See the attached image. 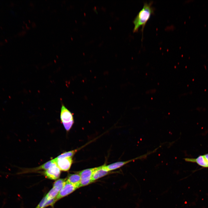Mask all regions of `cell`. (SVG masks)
I'll return each mask as SVG.
<instances>
[{"mask_svg": "<svg viewBox=\"0 0 208 208\" xmlns=\"http://www.w3.org/2000/svg\"><path fill=\"white\" fill-rule=\"evenodd\" d=\"M152 1L149 3H144L142 9L139 12L133 21L134 27V32L138 31L139 28L142 26V35L146 24L150 19L151 16L154 14V8L152 6Z\"/></svg>", "mask_w": 208, "mask_h": 208, "instance_id": "cell-1", "label": "cell"}, {"mask_svg": "<svg viewBox=\"0 0 208 208\" xmlns=\"http://www.w3.org/2000/svg\"><path fill=\"white\" fill-rule=\"evenodd\" d=\"M96 167L87 169L79 172L81 181L80 187L88 185L93 182L92 178L93 172Z\"/></svg>", "mask_w": 208, "mask_h": 208, "instance_id": "cell-2", "label": "cell"}, {"mask_svg": "<svg viewBox=\"0 0 208 208\" xmlns=\"http://www.w3.org/2000/svg\"><path fill=\"white\" fill-rule=\"evenodd\" d=\"M60 170L54 162L50 167L44 172V174L46 177L52 180H56L60 175Z\"/></svg>", "mask_w": 208, "mask_h": 208, "instance_id": "cell-3", "label": "cell"}, {"mask_svg": "<svg viewBox=\"0 0 208 208\" xmlns=\"http://www.w3.org/2000/svg\"><path fill=\"white\" fill-rule=\"evenodd\" d=\"M60 118L63 125L69 123H74L73 115L71 112L63 104H62Z\"/></svg>", "mask_w": 208, "mask_h": 208, "instance_id": "cell-4", "label": "cell"}, {"mask_svg": "<svg viewBox=\"0 0 208 208\" xmlns=\"http://www.w3.org/2000/svg\"><path fill=\"white\" fill-rule=\"evenodd\" d=\"M188 162L196 163L204 168H208V153L200 155L196 158H186L184 159Z\"/></svg>", "mask_w": 208, "mask_h": 208, "instance_id": "cell-5", "label": "cell"}, {"mask_svg": "<svg viewBox=\"0 0 208 208\" xmlns=\"http://www.w3.org/2000/svg\"><path fill=\"white\" fill-rule=\"evenodd\" d=\"M77 188L76 186L66 181L64 185L55 198L56 201L70 194Z\"/></svg>", "mask_w": 208, "mask_h": 208, "instance_id": "cell-6", "label": "cell"}, {"mask_svg": "<svg viewBox=\"0 0 208 208\" xmlns=\"http://www.w3.org/2000/svg\"><path fill=\"white\" fill-rule=\"evenodd\" d=\"M147 157V155L145 154L135 158L127 161L117 162L107 166L104 165V167L109 172L118 168L132 161L138 159H145Z\"/></svg>", "mask_w": 208, "mask_h": 208, "instance_id": "cell-7", "label": "cell"}, {"mask_svg": "<svg viewBox=\"0 0 208 208\" xmlns=\"http://www.w3.org/2000/svg\"><path fill=\"white\" fill-rule=\"evenodd\" d=\"M55 162L61 170L66 171L70 169L73 162L72 157L54 159Z\"/></svg>", "mask_w": 208, "mask_h": 208, "instance_id": "cell-8", "label": "cell"}, {"mask_svg": "<svg viewBox=\"0 0 208 208\" xmlns=\"http://www.w3.org/2000/svg\"><path fill=\"white\" fill-rule=\"evenodd\" d=\"M109 171L104 167V165L96 167L93 172L92 179L93 182L98 179L107 175Z\"/></svg>", "mask_w": 208, "mask_h": 208, "instance_id": "cell-9", "label": "cell"}, {"mask_svg": "<svg viewBox=\"0 0 208 208\" xmlns=\"http://www.w3.org/2000/svg\"><path fill=\"white\" fill-rule=\"evenodd\" d=\"M81 177L79 174H69L66 181L76 186L78 188L80 187Z\"/></svg>", "mask_w": 208, "mask_h": 208, "instance_id": "cell-10", "label": "cell"}, {"mask_svg": "<svg viewBox=\"0 0 208 208\" xmlns=\"http://www.w3.org/2000/svg\"><path fill=\"white\" fill-rule=\"evenodd\" d=\"M60 191V190L58 188L53 187L45 196L47 200L55 198L57 196Z\"/></svg>", "mask_w": 208, "mask_h": 208, "instance_id": "cell-11", "label": "cell"}, {"mask_svg": "<svg viewBox=\"0 0 208 208\" xmlns=\"http://www.w3.org/2000/svg\"><path fill=\"white\" fill-rule=\"evenodd\" d=\"M54 162V159H53L47 162L39 167L30 169L31 170H29L28 171H34L41 170H46L50 167L51 164Z\"/></svg>", "mask_w": 208, "mask_h": 208, "instance_id": "cell-12", "label": "cell"}, {"mask_svg": "<svg viewBox=\"0 0 208 208\" xmlns=\"http://www.w3.org/2000/svg\"><path fill=\"white\" fill-rule=\"evenodd\" d=\"M79 150L78 148L64 153L58 156L55 158L59 159L66 157H72Z\"/></svg>", "mask_w": 208, "mask_h": 208, "instance_id": "cell-13", "label": "cell"}, {"mask_svg": "<svg viewBox=\"0 0 208 208\" xmlns=\"http://www.w3.org/2000/svg\"><path fill=\"white\" fill-rule=\"evenodd\" d=\"M66 179H60L56 181L54 183L53 187H57L60 190L66 183Z\"/></svg>", "mask_w": 208, "mask_h": 208, "instance_id": "cell-14", "label": "cell"}, {"mask_svg": "<svg viewBox=\"0 0 208 208\" xmlns=\"http://www.w3.org/2000/svg\"><path fill=\"white\" fill-rule=\"evenodd\" d=\"M47 199L45 196L41 200L35 208H44V206Z\"/></svg>", "mask_w": 208, "mask_h": 208, "instance_id": "cell-15", "label": "cell"}]
</instances>
